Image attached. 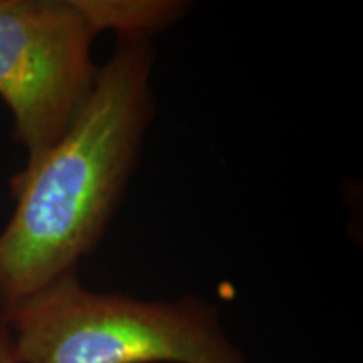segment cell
<instances>
[{
	"instance_id": "7a4b0ae2",
	"label": "cell",
	"mask_w": 363,
	"mask_h": 363,
	"mask_svg": "<svg viewBox=\"0 0 363 363\" xmlns=\"http://www.w3.org/2000/svg\"><path fill=\"white\" fill-rule=\"evenodd\" d=\"M6 320L16 363H247L211 301L98 293L78 272L27 298Z\"/></svg>"
},
{
	"instance_id": "277c9868",
	"label": "cell",
	"mask_w": 363,
	"mask_h": 363,
	"mask_svg": "<svg viewBox=\"0 0 363 363\" xmlns=\"http://www.w3.org/2000/svg\"><path fill=\"white\" fill-rule=\"evenodd\" d=\"M98 34L113 30L118 39H148L184 17L179 0H78Z\"/></svg>"
},
{
	"instance_id": "3957f363",
	"label": "cell",
	"mask_w": 363,
	"mask_h": 363,
	"mask_svg": "<svg viewBox=\"0 0 363 363\" xmlns=\"http://www.w3.org/2000/svg\"><path fill=\"white\" fill-rule=\"evenodd\" d=\"M96 35L78 0H0V99L27 162L66 133L93 94Z\"/></svg>"
},
{
	"instance_id": "5b68a950",
	"label": "cell",
	"mask_w": 363,
	"mask_h": 363,
	"mask_svg": "<svg viewBox=\"0 0 363 363\" xmlns=\"http://www.w3.org/2000/svg\"><path fill=\"white\" fill-rule=\"evenodd\" d=\"M0 363H16L12 347V333L9 328L6 315L0 311Z\"/></svg>"
},
{
	"instance_id": "6da1fadb",
	"label": "cell",
	"mask_w": 363,
	"mask_h": 363,
	"mask_svg": "<svg viewBox=\"0 0 363 363\" xmlns=\"http://www.w3.org/2000/svg\"><path fill=\"white\" fill-rule=\"evenodd\" d=\"M152 40L118 39L67 131L11 180L0 233V311L78 272L106 234L138 163L155 99Z\"/></svg>"
}]
</instances>
